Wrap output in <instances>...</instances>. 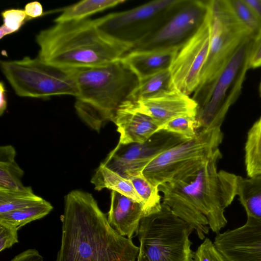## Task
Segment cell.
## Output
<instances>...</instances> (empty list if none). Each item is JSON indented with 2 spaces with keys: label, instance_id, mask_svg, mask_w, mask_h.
<instances>
[{
  "label": "cell",
  "instance_id": "1",
  "mask_svg": "<svg viewBox=\"0 0 261 261\" xmlns=\"http://www.w3.org/2000/svg\"><path fill=\"white\" fill-rule=\"evenodd\" d=\"M61 220V244L56 261H136L139 247L110 225L91 193H68Z\"/></svg>",
  "mask_w": 261,
  "mask_h": 261
},
{
  "label": "cell",
  "instance_id": "2",
  "mask_svg": "<svg viewBox=\"0 0 261 261\" xmlns=\"http://www.w3.org/2000/svg\"><path fill=\"white\" fill-rule=\"evenodd\" d=\"M38 57L63 68L95 67L120 60L133 46L103 37L89 18L56 23L36 37Z\"/></svg>",
  "mask_w": 261,
  "mask_h": 261
},
{
  "label": "cell",
  "instance_id": "3",
  "mask_svg": "<svg viewBox=\"0 0 261 261\" xmlns=\"http://www.w3.org/2000/svg\"><path fill=\"white\" fill-rule=\"evenodd\" d=\"M68 69L78 90L76 112L98 133L106 122H113L117 110L128 100L139 81L120 59L98 66Z\"/></svg>",
  "mask_w": 261,
  "mask_h": 261
},
{
  "label": "cell",
  "instance_id": "4",
  "mask_svg": "<svg viewBox=\"0 0 261 261\" xmlns=\"http://www.w3.org/2000/svg\"><path fill=\"white\" fill-rule=\"evenodd\" d=\"M221 158L218 148L198 171L177 181L174 189L180 213L196 224L208 222L210 228L216 233L227 224L225 209L237 195L238 176L217 171Z\"/></svg>",
  "mask_w": 261,
  "mask_h": 261
},
{
  "label": "cell",
  "instance_id": "5",
  "mask_svg": "<svg viewBox=\"0 0 261 261\" xmlns=\"http://www.w3.org/2000/svg\"><path fill=\"white\" fill-rule=\"evenodd\" d=\"M254 38L238 48L215 77L198 86L192 97L198 106L197 131L220 128L230 106L239 97L247 71Z\"/></svg>",
  "mask_w": 261,
  "mask_h": 261
},
{
  "label": "cell",
  "instance_id": "6",
  "mask_svg": "<svg viewBox=\"0 0 261 261\" xmlns=\"http://www.w3.org/2000/svg\"><path fill=\"white\" fill-rule=\"evenodd\" d=\"M193 230L162 203L160 211L140 221L137 261H194L189 239Z\"/></svg>",
  "mask_w": 261,
  "mask_h": 261
},
{
  "label": "cell",
  "instance_id": "7",
  "mask_svg": "<svg viewBox=\"0 0 261 261\" xmlns=\"http://www.w3.org/2000/svg\"><path fill=\"white\" fill-rule=\"evenodd\" d=\"M220 128L198 131L193 139L164 151L143 170V175L153 185L182 180L198 171L221 143Z\"/></svg>",
  "mask_w": 261,
  "mask_h": 261
},
{
  "label": "cell",
  "instance_id": "8",
  "mask_svg": "<svg viewBox=\"0 0 261 261\" xmlns=\"http://www.w3.org/2000/svg\"><path fill=\"white\" fill-rule=\"evenodd\" d=\"M1 66L19 96L45 98L54 95H78L76 83L68 68L47 63L38 56L1 61Z\"/></svg>",
  "mask_w": 261,
  "mask_h": 261
},
{
  "label": "cell",
  "instance_id": "9",
  "mask_svg": "<svg viewBox=\"0 0 261 261\" xmlns=\"http://www.w3.org/2000/svg\"><path fill=\"white\" fill-rule=\"evenodd\" d=\"M208 18L209 50L198 86L212 81L241 45L253 38L234 15L228 0L209 1Z\"/></svg>",
  "mask_w": 261,
  "mask_h": 261
},
{
  "label": "cell",
  "instance_id": "10",
  "mask_svg": "<svg viewBox=\"0 0 261 261\" xmlns=\"http://www.w3.org/2000/svg\"><path fill=\"white\" fill-rule=\"evenodd\" d=\"M180 0H155L94 19L105 38L133 47L157 29Z\"/></svg>",
  "mask_w": 261,
  "mask_h": 261
},
{
  "label": "cell",
  "instance_id": "11",
  "mask_svg": "<svg viewBox=\"0 0 261 261\" xmlns=\"http://www.w3.org/2000/svg\"><path fill=\"white\" fill-rule=\"evenodd\" d=\"M208 2L180 0L164 22L131 50L178 49L205 21L208 13Z\"/></svg>",
  "mask_w": 261,
  "mask_h": 261
},
{
  "label": "cell",
  "instance_id": "12",
  "mask_svg": "<svg viewBox=\"0 0 261 261\" xmlns=\"http://www.w3.org/2000/svg\"><path fill=\"white\" fill-rule=\"evenodd\" d=\"M188 140L161 129L143 143H118L101 163L128 179L142 173L152 160L164 151Z\"/></svg>",
  "mask_w": 261,
  "mask_h": 261
},
{
  "label": "cell",
  "instance_id": "13",
  "mask_svg": "<svg viewBox=\"0 0 261 261\" xmlns=\"http://www.w3.org/2000/svg\"><path fill=\"white\" fill-rule=\"evenodd\" d=\"M209 45L207 15L199 29L178 49L169 70L176 90L189 96L196 90L208 56Z\"/></svg>",
  "mask_w": 261,
  "mask_h": 261
},
{
  "label": "cell",
  "instance_id": "14",
  "mask_svg": "<svg viewBox=\"0 0 261 261\" xmlns=\"http://www.w3.org/2000/svg\"><path fill=\"white\" fill-rule=\"evenodd\" d=\"M214 244L226 261H261V225L246 222L219 232Z\"/></svg>",
  "mask_w": 261,
  "mask_h": 261
},
{
  "label": "cell",
  "instance_id": "15",
  "mask_svg": "<svg viewBox=\"0 0 261 261\" xmlns=\"http://www.w3.org/2000/svg\"><path fill=\"white\" fill-rule=\"evenodd\" d=\"M130 102L136 110L151 117L160 128L175 118L196 116L198 111L197 104L194 99L176 89Z\"/></svg>",
  "mask_w": 261,
  "mask_h": 261
},
{
  "label": "cell",
  "instance_id": "16",
  "mask_svg": "<svg viewBox=\"0 0 261 261\" xmlns=\"http://www.w3.org/2000/svg\"><path fill=\"white\" fill-rule=\"evenodd\" d=\"M113 122L120 135L118 143L122 144L143 143L160 130L151 117L136 110L129 100L119 107Z\"/></svg>",
  "mask_w": 261,
  "mask_h": 261
},
{
  "label": "cell",
  "instance_id": "17",
  "mask_svg": "<svg viewBox=\"0 0 261 261\" xmlns=\"http://www.w3.org/2000/svg\"><path fill=\"white\" fill-rule=\"evenodd\" d=\"M144 217L142 205L116 191H111L108 213L110 225L121 236L132 239Z\"/></svg>",
  "mask_w": 261,
  "mask_h": 261
},
{
  "label": "cell",
  "instance_id": "18",
  "mask_svg": "<svg viewBox=\"0 0 261 261\" xmlns=\"http://www.w3.org/2000/svg\"><path fill=\"white\" fill-rule=\"evenodd\" d=\"M177 50H130L120 60L140 79L169 69Z\"/></svg>",
  "mask_w": 261,
  "mask_h": 261
},
{
  "label": "cell",
  "instance_id": "19",
  "mask_svg": "<svg viewBox=\"0 0 261 261\" xmlns=\"http://www.w3.org/2000/svg\"><path fill=\"white\" fill-rule=\"evenodd\" d=\"M237 195L246 212V222L261 225V174L247 178L238 176Z\"/></svg>",
  "mask_w": 261,
  "mask_h": 261
},
{
  "label": "cell",
  "instance_id": "20",
  "mask_svg": "<svg viewBox=\"0 0 261 261\" xmlns=\"http://www.w3.org/2000/svg\"><path fill=\"white\" fill-rule=\"evenodd\" d=\"M90 182L94 185L95 190L100 191L106 188L115 191L142 205V200L130 180L106 167L101 163L96 169Z\"/></svg>",
  "mask_w": 261,
  "mask_h": 261
},
{
  "label": "cell",
  "instance_id": "21",
  "mask_svg": "<svg viewBox=\"0 0 261 261\" xmlns=\"http://www.w3.org/2000/svg\"><path fill=\"white\" fill-rule=\"evenodd\" d=\"M174 89L170 71L166 70L139 79L128 100L136 101Z\"/></svg>",
  "mask_w": 261,
  "mask_h": 261
},
{
  "label": "cell",
  "instance_id": "22",
  "mask_svg": "<svg viewBox=\"0 0 261 261\" xmlns=\"http://www.w3.org/2000/svg\"><path fill=\"white\" fill-rule=\"evenodd\" d=\"M16 155L13 146L0 147V188L20 189L25 187L21 182L24 172L15 161Z\"/></svg>",
  "mask_w": 261,
  "mask_h": 261
},
{
  "label": "cell",
  "instance_id": "23",
  "mask_svg": "<svg viewBox=\"0 0 261 261\" xmlns=\"http://www.w3.org/2000/svg\"><path fill=\"white\" fill-rule=\"evenodd\" d=\"M125 0H85L64 8L62 13L54 21L60 23L72 20H80L115 7L125 2Z\"/></svg>",
  "mask_w": 261,
  "mask_h": 261
},
{
  "label": "cell",
  "instance_id": "24",
  "mask_svg": "<svg viewBox=\"0 0 261 261\" xmlns=\"http://www.w3.org/2000/svg\"><path fill=\"white\" fill-rule=\"evenodd\" d=\"M43 200L30 186L20 189L0 188V214L30 206Z\"/></svg>",
  "mask_w": 261,
  "mask_h": 261
},
{
  "label": "cell",
  "instance_id": "25",
  "mask_svg": "<svg viewBox=\"0 0 261 261\" xmlns=\"http://www.w3.org/2000/svg\"><path fill=\"white\" fill-rule=\"evenodd\" d=\"M53 209L48 201L44 199L35 205L0 214V222L19 230L27 224L43 218Z\"/></svg>",
  "mask_w": 261,
  "mask_h": 261
},
{
  "label": "cell",
  "instance_id": "26",
  "mask_svg": "<svg viewBox=\"0 0 261 261\" xmlns=\"http://www.w3.org/2000/svg\"><path fill=\"white\" fill-rule=\"evenodd\" d=\"M245 151L247 176L252 177L261 174V117L248 133Z\"/></svg>",
  "mask_w": 261,
  "mask_h": 261
},
{
  "label": "cell",
  "instance_id": "27",
  "mask_svg": "<svg viewBox=\"0 0 261 261\" xmlns=\"http://www.w3.org/2000/svg\"><path fill=\"white\" fill-rule=\"evenodd\" d=\"M128 179L142 201L144 217L159 212L161 210V196L159 187L152 185L142 173Z\"/></svg>",
  "mask_w": 261,
  "mask_h": 261
},
{
  "label": "cell",
  "instance_id": "28",
  "mask_svg": "<svg viewBox=\"0 0 261 261\" xmlns=\"http://www.w3.org/2000/svg\"><path fill=\"white\" fill-rule=\"evenodd\" d=\"M234 15L255 39L261 35V22L245 0H228Z\"/></svg>",
  "mask_w": 261,
  "mask_h": 261
},
{
  "label": "cell",
  "instance_id": "29",
  "mask_svg": "<svg viewBox=\"0 0 261 261\" xmlns=\"http://www.w3.org/2000/svg\"><path fill=\"white\" fill-rule=\"evenodd\" d=\"M161 129L176 134L187 140H191L196 136L198 132L196 116L187 115L175 118L162 126Z\"/></svg>",
  "mask_w": 261,
  "mask_h": 261
},
{
  "label": "cell",
  "instance_id": "30",
  "mask_svg": "<svg viewBox=\"0 0 261 261\" xmlns=\"http://www.w3.org/2000/svg\"><path fill=\"white\" fill-rule=\"evenodd\" d=\"M4 23L0 28V38L17 32L28 20L24 10L10 9L3 11L1 13Z\"/></svg>",
  "mask_w": 261,
  "mask_h": 261
},
{
  "label": "cell",
  "instance_id": "31",
  "mask_svg": "<svg viewBox=\"0 0 261 261\" xmlns=\"http://www.w3.org/2000/svg\"><path fill=\"white\" fill-rule=\"evenodd\" d=\"M194 261H226L212 241L205 238L194 252Z\"/></svg>",
  "mask_w": 261,
  "mask_h": 261
},
{
  "label": "cell",
  "instance_id": "32",
  "mask_svg": "<svg viewBox=\"0 0 261 261\" xmlns=\"http://www.w3.org/2000/svg\"><path fill=\"white\" fill-rule=\"evenodd\" d=\"M18 229L0 222V251L9 248L18 242Z\"/></svg>",
  "mask_w": 261,
  "mask_h": 261
},
{
  "label": "cell",
  "instance_id": "33",
  "mask_svg": "<svg viewBox=\"0 0 261 261\" xmlns=\"http://www.w3.org/2000/svg\"><path fill=\"white\" fill-rule=\"evenodd\" d=\"M261 67V35L254 39L249 59V68Z\"/></svg>",
  "mask_w": 261,
  "mask_h": 261
},
{
  "label": "cell",
  "instance_id": "34",
  "mask_svg": "<svg viewBox=\"0 0 261 261\" xmlns=\"http://www.w3.org/2000/svg\"><path fill=\"white\" fill-rule=\"evenodd\" d=\"M10 261H43V258L35 249H29L18 254Z\"/></svg>",
  "mask_w": 261,
  "mask_h": 261
},
{
  "label": "cell",
  "instance_id": "35",
  "mask_svg": "<svg viewBox=\"0 0 261 261\" xmlns=\"http://www.w3.org/2000/svg\"><path fill=\"white\" fill-rule=\"evenodd\" d=\"M24 11L29 20L40 17L43 13L42 5L37 1L27 4Z\"/></svg>",
  "mask_w": 261,
  "mask_h": 261
},
{
  "label": "cell",
  "instance_id": "36",
  "mask_svg": "<svg viewBox=\"0 0 261 261\" xmlns=\"http://www.w3.org/2000/svg\"><path fill=\"white\" fill-rule=\"evenodd\" d=\"M7 106V101L5 84L3 82L0 83V115L2 116Z\"/></svg>",
  "mask_w": 261,
  "mask_h": 261
},
{
  "label": "cell",
  "instance_id": "37",
  "mask_svg": "<svg viewBox=\"0 0 261 261\" xmlns=\"http://www.w3.org/2000/svg\"><path fill=\"white\" fill-rule=\"evenodd\" d=\"M245 1L253 9L261 22V0H245Z\"/></svg>",
  "mask_w": 261,
  "mask_h": 261
},
{
  "label": "cell",
  "instance_id": "38",
  "mask_svg": "<svg viewBox=\"0 0 261 261\" xmlns=\"http://www.w3.org/2000/svg\"><path fill=\"white\" fill-rule=\"evenodd\" d=\"M259 95L261 97V81H260V83L259 84Z\"/></svg>",
  "mask_w": 261,
  "mask_h": 261
}]
</instances>
